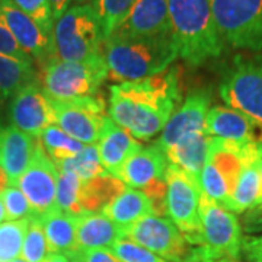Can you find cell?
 <instances>
[{"instance_id": "6da1fadb", "label": "cell", "mask_w": 262, "mask_h": 262, "mask_svg": "<svg viewBox=\"0 0 262 262\" xmlns=\"http://www.w3.org/2000/svg\"><path fill=\"white\" fill-rule=\"evenodd\" d=\"M110 94V118L134 139L147 141L162 133L182 102L178 67L141 80L115 83Z\"/></svg>"}, {"instance_id": "7a4b0ae2", "label": "cell", "mask_w": 262, "mask_h": 262, "mask_svg": "<svg viewBox=\"0 0 262 262\" xmlns=\"http://www.w3.org/2000/svg\"><path fill=\"white\" fill-rule=\"evenodd\" d=\"M166 6L178 54L188 66L200 67L223 56L226 44L208 0H166Z\"/></svg>"}, {"instance_id": "3957f363", "label": "cell", "mask_w": 262, "mask_h": 262, "mask_svg": "<svg viewBox=\"0 0 262 262\" xmlns=\"http://www.w3.org/2000/svg\"><path fill=\"white\" fill-rule=\"evenodd\" d=\"M102 54L108 77L117 82H134L159 75L179 57L172 35L155 38H115L103 41Z\"/></svg>"}, {"instance_id": "277c9868", "label": "cell", "mask_w": 262, "mask_h": 262, "mask_svg": "<svg viewBox=\"0 0 262 262\" xmlns=\"http://www.w3.org/2000/svg\"><path fill=\"white\" fill-rule=\"evenodd\" d=\"M102 25L91 3L72 5L57 19L51 42L54 58L83 61L102 53Z\"/></svg>"}, {"instance_id": "5b68a950", "label": "cell", "mask_w": 262, "mask_h": 262, "mask_svg": "<svg viewBox=\"0 0 262 262\" xmlns=\"http://www.w3.org/2000/svg\"><path fill=\"white\" fill-rule=\"evenodd\" d=\"M108 79V66L102 53L83 61L53 58L42 67L41 88L51 101H70L96 95Z\"/></svg>"}, {"instance_id": "8992f818", "label": "cell", "mask_w": 262, "mask_h": 262, "mask_svg": "<svg viewBox=\"0 0 262 262\" xmlns=\"http://www.w3.org/2000/svg\"><path fill=\"white\" fill-rule=\"evenodd\" d=\"M122 229V239L149 249L169 262H211L204 248L192 245L166 217L147 215Z\"/></svg>"}, {"instance_id": "52a82bcc", "label": "cell", "mask_w": 262, "mask_h": 262, "mask_svg": "<svg viewBox=\"0 0 262 262\" xmlns=\"http://www.w3.org/2000/svg\"><path fill=\"white\" fill-rule=\"evenodd\" d=\"M219 94L227 106L245 114L262 128V54L234 56L223 69Z\"/></svg>"}, {"instance_id": "ba28073f", "label": "cell", "mask_w": 262, "mask_h": 262, "mask_svg": "<svg viewBox=\"0 0 262 262\" xmlns=\"http://www.w3.org/2000/svg\"><path fill=\"white\" fill-rule=\"evenodd\" d=\"M217 31L226 46L262 51V0H208Z\"/></svg>"}, {"instance_id": "9c48e42d", "label": "cell", "mask_w": 262, "mask_h": 262, "mask_svg": "<svg viewBox=\"0 0 262 262\" xmlns=\"http://www.w3.org/2000/svg\"><path fill=\"white\" fill-rule=\"evenodd\" d=\"M201 241L211 262L217 259H239L242 256L244 230L237 215L219 206L204 194L200 195Z\"/></svg>"}, {"instance_id": "30bf717a", "label": "cell", "mask_w": 262, "mask_h": 262, "mask_svg": "<svg viewBox=\"0 0 262 262\" xmlns=\"http://www.w3.org/2000/svg\"><path fill=\"white\" fill-rule=\"evenodd\" d=\"M166 182V215L188 241L203 248L200 223V195L201 191L194 179L173 165L165 170Z\"/></svg>"}, {"instance_id": "8fae6325", "label": "cell", "mask_w": 262, "mask_h": 262, "mask_svg": "<svg viewBox=\"0 0 262 262\" xmlns=\"http://www.w3.org/2000/svg\"><path fill=\"white\" fill-rule=\"evenodd\" d=\"M56 125L82 144H96L110 118L101 96L92 95L70 101H53Z\"/></svg>"}, {"instance_id": "7c38bea8", "label": "cell", "mask_w": 262, "mask_h": 262, "mask_svg": "<svg viewBox=\"0 0 262 262\" xmlns=\"http://www.w3.org/2000/svg\"><path fill=\"white\" fill-rule=\"evenodd\" d=\"M58 169L37 141L32 159L19 178L16 187L27 196L32 217H42L56 208Z\"/></svg>"}, {"instance_id": "4fadbf2b", "label": "cell", "mask_w": 262, "mask_h": 262, "mask_svg": "<svg viewBox=\"0 0 262 262\" xmlns=\"http://www.w3.org/2000/svg\"><path fill=\"white\" fill-rule=\"evenodd\" d=\"M10 125L37 139L47 127L56 124L53 101L41 84L32 83L19 91L9 103Z\"/></svg>"}, {"instance_id": "5bb4252c", "label": "cell", "mask_w": 262, "mask_h": 262, "mask_svg": "<svg viewBox=\"0 0 262 262\" xmlns=\"http://www.w3.org/2000/svg\"><path fill=\"white\" fill-rule=\"evenodd\" d=\"M211 106V94L207 89H198L188 95L185 101L172 114L159 139L155 143L163 151L182 140L185 136L204 131L206 117Z\"/></svg>"}, {"instance_id": "9a60e30c", "label": "cell", "mask_w": 262, "mask_h": 262, "mask_svg": "<svg viewBox=\"0 0 262 262\" xmlns=\"http://www.w3.org/2000/svg\"><path fill=\"white\" fill-rule=\"evenodd\" d=\"M0 13L20 48L41 67L54 58L51 38L12 0H0Z\"/></svg>"}, {"instance_id": "2e32d148", "label": "cell", "mask_w": 262, "mask_h": 262, "mask_svg": "<svg viewBox=\"0 0 262 262\" xmlns=\"http://www.w3.org/2000/svg\"><path fill=\"white\" fill-rule=\"evenodd\" d=\"M165 35H172L166 0H136L111 37L155 38Z\"/></svg>"}, {"instance_id": "e0dca14e", "label": "cell", "mask_w": 262, "mask_h": 262, "mask_svg": "<svg viewBox=\"0 0 262 262\" xmlns=\"http://www.w3.org/2000/svg\"><path fill=\"white\" fill-rule=\"evenodd\" d=\"M204 133L210 137L236 144L259 143L262 140V128L256 122L241 111L222 105L208 110Z\"/></svg>"}, {"instance_id": "ac0fdd59", "label": "cell", "mask_w": 262, "mask_h": 262, "mask_svg": "<svg viewBox=\"0 0 262 262\" xmlns=\"http://www.w3.org/2000/svg\"><path fill=\"white\" fill-rule=\"evenodd\" d=\"M37 141L13 125H0V168L8 177L9 187H16L27 170Z\"/></svg>"}, {"instance_id": "d6986e66", "label": "cell", "mask_w": 262, "mask_h": 262, "mask_svg": "<svg viewBox=\"0 0 262 262\" xmlns=\"http://www.w3.org/2000/svg\"><path fill=\"white\" fill-rule=\"evenodd\" d=\"M168 165V158L159 146H141L122 165L118 179L125 187L143 189L151 181L163 178Z\"/></svg>"}, {"instance_id": "ffe728a7", "label": "cell", "mask_w": 262, "mask_h": 262, "mask_svg": "<svg viewBox=\"0 0 262 262\" xmlns=\"http://www.w3.org/2000/svg\"><path fill=\"white\" fill-rule=\"evenodd\" d=\"M96 146L103 169L111 177L118 179L122 165L143 144L137 139H134L128 131L117 125L111 118H108Z\"/></svg>"}, {"instance_id": "44dd1931", "label": "cell", "mask_w": 262, "mask_h": 262, "mask_svg": "<svg viewBox=\"0 0 262 262\" xmlns=\"http://www.w3.org/2000/svg\"><path fill=\"white\" fill-rule=\"evenodd\" d=\"M77 249H110L122 239V229L102 213H84L75 217Z\"/></svg>"}, {"instance_id": "7402d4cb", "label": "cell", "mask_w": 262, "mask_h": 262, "mask_svg": "<svg viewBox=\"0 0 262 262\" xmlns=\"http://www.w3.org/2000/svg\"><path fill=\"white\" fill-rule=\"evenodd\" d=\"M210 140L211 137L207 136L204 131L185 136L182 140H179L165 151L169 165L184 170L188 177H191L198 184L200 175L208 160Z\"/></svg>"}, {"instance_id": "603a6c76", "label": "cell", "mask_w": 262, "mask_h": 262, "mask_svg": "<svg viewBox=\"0 0 262 262\" xmlns=\"http://www.w3.org/2000/svg\"><path fill=\"white\" fill-rule=\"evenodd\" d=\"M101 213L117 226L127 227L143 217L153 215V207L141 189L125 187L122 192L103 207Z\"/></svg>"}, {"instance_id": "cb8c5ba5", "label": "cell", "mask_w": 262, "mask_h": 262, "mask_svg": "<svg viewBox=\"0 0 262 262\" xmlns=\"http://www.w3.org/2000/svg\"><path fill=\"white\" fill-rule=\"evenodd\" d=\"M38 220L44 229L50 252L70 255L77 251L73 215L66 214L64 211L54 208L46 215L39 217Z\"/></svg>"}, {"instance_id": "d4e9b609", "label": "cell", "mask_w": 262, "mask_h": 262, "mask_svg": "<svg viewBox=\"0 0 262 262\" xmlns=\"http://www.w3.org/2000/svg\"><path fill=\"white\" fill-rule=\"evenodd\" d=\"M261 187L262 181L258 159L244 163L242 172L229 198L227 210L234 214H241L255 208L259 201Z\"/></svg>"}, {"instance_id": "484cf974", "label": "cell", "mask_w": 262, "mask_h": 262, "mask_svg": "<svg viewBox=\"0 0 262 262\" xmlns=\"http://www.w3.org/2000/svg\"><path fill=\"white\" fill-rule=\"evenodd\" d=\"M32 83H38V75L34 63L0 54V99L2 101L13 98L19 91Z\"/></svg>"}, {"instance_id": "4316f807", "label": "cell", "mask_w": 262, "mask_h": 262, "mask_svg": "<svg viewBox=\"0 0 262 262\" xmlns=\"http://www.w3.org/2000/svg\"><path fill=\"white\" fill-rule=\"evenodd\" d=\"M125 189L120 179L111 175L99 177L91 181H82L80 201L86 213H99L110 201Z\"/></svg>"}, {"instance_id": "83f0119b", "label": "cell", "mask_w": 262, "mask_h": 262, "mask_svg": "<svg viewBox=\"0 0 262 262\" xmlns=\"http://www.w3.org/2000/svg\"><path fill=\"white\" fill-rule=\"evenodd\" d=\"M38 141L41 143L42 149L46 150V153L54 163L75 158L84 147V144L66 134L56 124L50 125L42 131L41 136L38 137Z\"/></svg>"}, {"instance_id": "f1b7e54d", "label": "cell", "mask_w": 262, "mask_h": 262, "mask_svg": "<svg viewBox=\"0 0 262 262\" xmlns=\"http://www.w3.org/2000/svg\"><path fill=\"white\" fill-rule=\"evenodd\" d=\"M80 192H82V179L70 170L58 169L56 200L57 210L64 211L66 214H70L73 217L84 214L86 211L82 207Z\"/></svg>"}, {"instance_id": "f546056e", "label": "cell", "mask_w": 262, "mask_h": 262, "mask_svg": "<svg viewBox=\"0 0 262 262\" xmlns=\"http://www.w3.org/2000/svg\"><path fill=\"white\" fill-rule=\"evenodd\" d=\"M56 165L58 169H66V170L76 173L82 181H91L94 178L110 175L101 163L96 144L84 146L82 151L79 155H76L75 158L56 163Z\"/></svg>"}, {"instance_id": "4dcf8cb0", "label": "cell", "mask_w": 262, "mask_h": 262, "mask_svg": "<svg viewBox=\"0 0 262 262\" xmlns=\"http://www.w3.org/2000/svg\"><path fill=\"white\" fill-rule=\"evenodd\" d=\"M28 225L29 217L0 225V262H10L20 256Z\"/></svg>"}, {"instance_id": "1f68e13d", "label": "cell", "mask_w": 262, "mask_h": 262, "mask_svg": "<svg viewBox=\"0 0 262 262\" xmlns=\"http://www.w3.org/2000/svg\"><path fill=\"white\" fill-rule=\"evenodd\" d=\"M134 2L136 0H94L91 3L99 16L105 39L111 37L114 31L118 28Z\"/></svg>"}, {"instance_id": "d6a6232c", "label": "cell", "mask_w": 262, "mask_h": 262, "mask_svg": "<svg viewBox=\"0 0 262 262\" xmlns=\"http://www.w3.org/2000/svg\"><path fill=\"white\" fill-rule=\"evenodd\" d=\"M47 237L37 217H29V225L25 233L20 258L27 262H44L50 255Z\"/></svg>"}, {"instance_id": "836d02e7", "label": "cell", "mask_w": 262, "mask_h": 262, "mask_svg": "<svg viewBox=\"0 0 262 262\" xmlns=\"http://www.w3.org/2000/svg\"><path fill=\"white\" fill-rule=\"evenodd\" d=\"M198 185H200L201 194H204L210 200L217 203L219 206L225 207L227 210L229 198H230L229 188H227L225 178L220 175V172L215 169V166L210 160H207L206 166H204L201 175H200Z\"/></svg>"}, {"instance_id": "e575fe53", "label": "cell", "mask_w": 262, "mask_h": 262, "mask_svg": "<svg viewBox=\"0 0 262 262\" xmlns=\"http://www.w3.org/2000/svg\"><path fill=\"white\" fill-rule=\"evenodd\" d=\"M19 9L27 13L29 18L44 31L47 37L51 38L53 28H54V16L50 0H12Z\"/></svg>"}, {"instance_id": "d590c367", "label": "cell", "mask_w": 262, "mask_h": 262, "mask_svg": "<svg viewBox=\"0 0 262 262\" xmlns=\"http://www.w3.org/2000/svg\"><path fill=\"white\" fill-rule=\"evenodd\" d=\"M110 251L120 262H169L128 239L117 241Z\"/></svg>"}, {"instance_id": "8d00e7d4", "label": "cell", "mask_w": 262, "mask_h": 262, "mask_svg": "<svg viewBox=\"0 0 262 262\" xmlns=\"http://www.w3.org/2000/svg\"><path fill=\"white\" fill-rule=\"evenodd\" d=\"M0 198L9 222L32 217V210L28 200L18 187H6L0 192Z\"/></svg>"}, {"instance_id": "74e56055", "label": "cell", "mask_w": 262, "mask_h": 262, "mask_svg": "<svg viewBox=\"0 0 262 262\" xmlns=\"http://www.w3.org/2000/svg\"><path fill=\"white\" fill-rule=\"evenodd\" d=\"M0 54L3 56H9L15 57L18 60H22V61H29V63H34V60L31 58L29 54H27L18 42L16 39L13 38L12 32L8 28L5 19L0 13Z\"/></svg>"}, {"instance_id": "f35d334b", "label": "cell", "mask_w": 262, "mask_h": 262, "mask_svg": "<svg viewBox=\"0 0 262 262\" xmlns=\"http://www.w3.org/2000/svg\"><path fill=\"white\" fill-rule=\"evenodd\" d=\"M151 203L153 215L163 217L166 215V182L165 178H159L151 181L149 185L141 189Z\"/></svg>"}, {"instance_id": "ab89813d", "label": "cell", "mask_w": 262, "mask_h": 262, "mask_svg": "<svg viewBox=\"0 0 262 262\" xmlns=\"http://www.w3.org/2000/svg\"><path fill=\"white\" fill-rule=\"evenodd\" d=\"M242 256L246 262H262V234L244 236Z\"/></svg>"}, {"instance_id": "60d3db41", "label": "cell", "mask_w": 262, "mask_h": 262, "mask_svg": "<svg viewBox=\"0 0 262 262\" xmlns=\"http://www.w3.org/2000/svg\"><path fill=\"white\" fill-rule=\"evenodd\" d=\"M76 255L82 262H120L110 249H77Z\"/></svg>"}, {"instance_id": "b9f144b4", "label": "cell", "mask_w": 262, "mask_h": 262, "mask_svg": "<svg viewBox=\"0 0 262 262\" xmlns=\"http://www.w3.org/2000/svg\"><path fill=\"white\" fill-rule=\"evenodd\" d=\"M244 229L248 234H262V210L253 208L245 213Z\"/></svg>"}, {"instance_id": "7bdbcfd3", "label": "cell", "mask_w": 262, "mask_h": 262, "mask_svg": "<svg viewBox=\"0 0 262 262\" xmlns=\"http://www.w3.org/2000/svg\"><path fill=\"white\" fill-rule=\"evenodd\" d=\"M50 5H51L54 20H57L66 10L72 6V0H50Z\"/></svg>"}, {"instance_id": "ee69618b", "label": "cell", "mask_w": 262, "mask_h": 262, "mask_svg": "<svg viewBox=\"0 0 262 262\" xmlns=\"http://www.w3.org/2000/svg\"><path fill=\"white\" fill-rule=\"evenodd\" d=\"M44 262H72V261H70V258H69L67 255H64V253L53 252L48 255Z\"/></svg>"}, {"instance_id": "f6af8a7d", "label": "cell", "mask_w": 262, "mask_h": 262, "mask_svg": "<svg viewBox=\"0 0 262 262\" xmlns=\"http://www.w3.org/2000/svg\"><path fill=\"white\" fill-rule=\"evenodd\" d=\"M6 187H9L8 177H6V173L3 172V169L0 168V192H2V191H3Z\"/></svg>"}, {"instance_id": "bcb514c9", "label": "cell", "mask_w": 262, "mask_h": 262, "mask_svg": "<svg viewBox=\"0 0 262 262\" xmlns=\"http://www.w3.org/2000/svg\"><path fill=\"white\" fill-rule=\"evenodd\" d=\"M5 220H8V215H6V210H5V206H3L2 198H0V225L5 223Z\"/></svg>"}, {"instance_id": "7dc6e473", "label": "cell", "mask_w": 262, "mask_h": 262, "mask_svg": "<svg viewBox=\"0 0 262 262\" xmlns=\"http://www.w3.org/2000/svg\"><path fill=\"white\" fill-rule=\"evenodd\" d=\"M258 151H259V158H258V165H259V173H261L262 181V140L258 143Z\"/></svg>"}, {"instance_id": "c3c4849f", "label": "cell", "mask_w": 262, "mask_h": 262, "mask_svg": "<svg viewBox=\"0 0 262 262\" xmlns=\"http://www.w3.org/2000/svg\"><path fill=\"white\" fill-rule=\"evenodd\" d=\"M67 256L70 258V261H72V262H82V261H80V259H79V256L76 255V252L75 253H70V255H67Z\"/></svg>"}, {"instance_id": "681fc988", "label": "cell", "mask_w": 262, "mask_h": 262, "mask_svg": "<svg viewBox=\"0 0 262 262\" xmlns=\"http://www.w3.org/2000/svg\"><path fill=\"white\" fill-rule=\"evenodd\" d=\"M94 0H72V3L75 5H84V3H92Z\"/></svg>"}, {"instance_id": "f907efd6", "label": "cell", "mask_w": 262, "mask_h": 262, "mask_svg": "<svg viewBox=\"0 0 262 262\" xmlns=\"http://www.w3.org/2000/svg\"><path fill=\"white\" fill-rule=\"evenodd\" d=\"M214 262H241L239 259H229V258H223V259H217Z\"/></svg>"}, {"instance_id": "816d5d0a", "label": "cell", "mask_w": 262, "mask_h": 262, "mask_svg": "<svg viewBox=\"0 0 262 262\" xmlns=\"http://www.w3.org/2000/svg\"><path fill=\"white\" fill-rule=\"evenodd\" d=\"M10 262H27V261H25V259H22V258L19 256V258H16V259H13V261H10Z\"/></svg>"}]
</instances>
